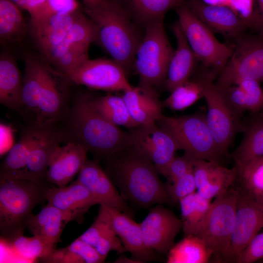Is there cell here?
Masks as SVG:
<instances>
[{
	"mask_svg": "<svg viewBox=\"0 0 263 263\" xmlns=\"http://www.w3.org/2000/svg\"><path fill=\"white\" fill-rule=\"evenodd\" d=\"M62 131L64 141L81 145L96 159L110 155L132 146L130 133L111 123L93 107L91 96L80 94L75 97L63 119Z\"/></svg>",
	"mask_w": 263,
	"mask_h": 263,
	"instance_id": "6da1fadb",
	"label": "cell"
},
{
	"mask_svg": "<svg viewBox=\"0 0 263 263\" xmlns=\"http://www.w3.org/2000/svg\"><path fill=\"white\" fill-rule=\"evenodd\" d=\"M105 171L118 187L124 200L148 208L171 203L166 184L154 165L132 146L103 160Z\"/></svg>",
	"mask_w": 263,
	"mask_h": 263,
	"instance_id": "7a4b0ae2",
	"label": "cell"
},
{
	"mask_svg": "<svg viewBox=\"0 0 263 263\" xmlns=\"http://www.w3.org/2000/svg\"><path fill=\"white\" fill-rule=\"evenodd\" d=\"M84 11L95 27V42L127 72L141 41L128 10L119 0H104Z\"/></svg>",
	"mask_w": 263,
	"mask_h": 263,
	"instance_id": "3957f363",
	"label": "cell"
},
{
	"mask_svg": "<svg viewBox=\"0 0 263 263\" xmlns=\"http://www.w3.org/2000/svg\"><path fill=\"white\" fill-rule=\"evenodd\" d=\"M44 188L27 180L0 178V231L5 240L22 235L32 210L45 200Z\"/></svg>",
	"mask_w": 263,
	"mask_h": 263,
	"instance_id": "277c9868",
	"label": "cell"
},
{
	"mask_svg": "<svg viewBox=\"0 0 263 263\" xmlns=\"http://www.w3.org/2000/svg\"><path fill=\"white\" fill-rule=\"evenodd\" d=\"M174 51L166 35L163 20L146 25L133 63L139 76L138 86L154 89L166 81Z\"/></svg>",
	"mask_w": 263,
	"mask_h": 263,
	"instance_id": "5b68a950",
	"label": "cell"
},
{
	"mask_svg": "<svg viewBox=\"0 0 263 263\" xmlns=\"http://www.w3.org/2000/svg\"><path fill=\"white\" fill-rule=\"evenodd\" d=\"M156 124L171 133L185 155L193 160H205L220 163L223 156L210 132L206 114L163 115Z\"/></svg>",
	"mask_w": 263,
	"mask_h": 263,
	"instance_id": "8992f818",
	"label": "cell"
},
{
	"mask_svg": "<svg viewBox=\"0 0 263 263\" xmlns=\"http://www.w3.org/2000/svg\"><path fill=\"white\" fill-rule=\"evenodd\" d=\"M239 191L229 189L215 197L195 235L207 244L217 261L224 262L234 226Z\"/></svg>",
	"mask_w": 263,
	"mask_h": 263,
	"instance_id": "52a82bcc",
	"label": "cell"
},
{
	"mask_svg": "<svg viewBox=\"0 0 263 263\" xmlns=\"http://www.w3.org/2000/svg\"><path fill=\"white\" fill-rule=\"evenodd\" d=\"M175 9L178 21L198 61L220 74L232 55V48L216 38L214 32L190 10L186 1Z\"/></svg>",
	"mask_w": 263,
	"mask_h": 263,
	"instance_id": "ba28073f",
	"label": "cell"
},
{
	"mask_svg": "<svg viewBox=\"0 0 263 263\" xmlns=\"http://www.w3.org/2000/svg\"><path fill=\"white\" fill-rule=\"evenodd\" d=\"M234 40L232 55L216 85L223 89L244 79L263 82V36L244 33Z\"/></svg>",
	"mask_w": 263,
	"mask_h": 263,
	"instance_id": "9c48e42d",
	"label": "cell"
},
{
	"mask_svg": "<svg viewBox=\"0 0 263 263\" xmlns=\"http://www.w3.org/2000/svg\"><path fill=\"white\" fill-rule=\"evenodd\" d=\"M204 98L207 105V125L224 156L227 153L237 132L242 130L243 123L214 82L207 86Z\"/></svg>",
	"mask_w": 263,
	"mask_h": 263,
	"instance_id": "30bf717a",
	"label": "cell"
},
{
	"mask_svg": "<svg viewBox=\"0 0 263 263\" xmlns=\"http://www.w3.org/2000/svg\"><path fill=\"white\" fill-rule=\"evenodd\" d=\"M71 82L108 92H124L133 86L125 69L113 59L88 58L66 75Z\"/></svg>",
	"mask_w": 263,
	"mask_h": 263,
	"instance_id": "8fae6325",
	"label": "cell"
},
{
	"mask_svg": "<svg viewBox=\"0 0 263 263\" xmlns=\"http://www.w3.org/2000/svg\"><path fill=\"white\" fill-rule=\"evenodd\" d=\"M129 132L132 146L150 160L159 173L181 150L173 136L156 123L137 126Z\"/></svg>",
	"mask_w": 263,
	"mask_h": 263,
	"instance_id": "7c38bea8",
	"label": "cell"
},
{
	"mask_svg": "<svg viewBox=\"0 0 263 263\" xmlns=\"http://www.w3.org/2000/svg\"><path fill=\"white\" fill-rule=\"evenodd\" d=\"M263 227V204L251 194L239 191L234 226L224 262L235 263L252 239Z\"/></svg>",
	"mask_w": 263,
	"mask_h": 263,
	"instance_id": "4fadbf2b",
	"label": "cell"
},
{
	"mask_svg": "<svg viewBox=\"0 0 263 263\" xmlns=\"http://www.w3.org/2000/svg\"><path fill=\"white\" fill-rule=\"evenodd\" d=\"M70 82L66 74L45 63L38 124L53 126L64 118L69 109L68 90Z\"/></svg>",
	"mask_w": 263,
	"mask_h": 263,
	"instance_id": "5bb4252c",
	"label": "cell"
},
{
	"mask_svg": "<svg viewBox=\"0 0 263 263\" xmlns=\"http://www.w3.org/2000/svg\"><path fill=\"white\" fill-rule=\"evenodd\" d=\"M146 245L159 253H168L182 228L181 220L170 210L158 204L151 208L140 223Z\"/></svg>",
	"mask_w": 263,
	"mask_h": 263,
	"instance_id": "9a60e30c",
	"label": "cell"
},
{
	"mask_svg": "<svg viewBox=\"0 0 263 263\" xmlns=\"http://www.w3.org/2000/svg\"><path fill=\"white\" fill-rule=\"evenodd\" d=\"M99 205L126 250L131 253L132 258L140 263L157 260L154 251L144 242L140 224L127 213L103 204Z\"/></svg>",
	"mask_w": 263,
	"mask_h": 263,
	"instance_id": "2e32d148",
	"label": "cell"
},
{
	"mask_svg": "<svg viewBox=\"0 0 263 263\" xmlns=\"http://www.w3.org/2000/svg\"><path fill=\"white\" fill-rule=\"evenodd\" d=\"M76 180L99 201L100 204L106 205L130 216L132 215L115 184L97 160L87 159Z\"/></svg>",
	"mask_w": 263,
	"mask_h": 263,
	"instance_id": "e0dca14e",
	"label": "cell"
},
{
	"mask_svg": "<svg viewBox=\"0 0 263 263\" xmlns=\"http://www.w3.org/2000/svg\"><path fill=\"white\" fill-rule=\"evenodd\" d=\"M44 196L47 204L70 216L72 221L80 222L89 208L99 201L77 180L69 186L46 187Z\"/></svg>",
	"mask_w": 263,
	"mask_h": 263,
	"instance_id": "ac0fdd59",
	"label": "cell"
},
{
	"mask_svg": "<svg viewBox=\"0 0 263 263\" xmlns=\"http://www.w3.org/2000/svg\"><path fill=\"white\" fill-rule=\"evenodd\" d=\"M64 141L61 130L47 126L32 149L27 163L17 179L45 185L49 163L55 150Z\"/></svg>",
	"mask_w": 263,
	"mask_h": 263,
	"instance_id": "d6986e66",
	"label": "cell"
},
{
	"mask_svg": "<svg viewBox=\"0 0 263 263\" xmlns=\"http://www.w3.org/2000/svg\"><path fill=\"white\" fill-rule=\"evenodd\" d=\"M86 149L74 142H67L55 150L50 160L46 183L57 187L66 186L78 174L87 160Z\"/></svg>",
	"mask_w": 263,
	"mask_h": 263,
	"instance_id": "ffe728a7",
	"label": "cell"
},
{
	"mask_svg": "<svg viewBox=\"0 0 263 263\" xmlns=\"http://www.w3.org/2000/svg\"><path fill=\"white\" fill-rule=\"evenodd\" d=\"M192 170L197 192L210 200L225 193L237 179L235 167L228 169L210 161L194 160Z\"/></svg>",
	"mask_w": 263,
	"mask_h": 263,
	"instance_id": "44dd1931",
	"label": "cell"
},
{
	"mask_svg": "<svg viewBox=\"0 0 263 263\" xmlns=\"http://www.w3.org/2000/svg\"><path fill=\"white\" fill-rule=\"evenodd\" d=\"M186 1L190 10L213 32L234 39L248 28L228 7L208 5L202 0Z\"/></svg>",
	"mask_w": 263,
	"mask_h": 263,
	"instance_id": "7402d4cb",
	"label": "cell"
},
{
	"mask_svg": "<svg viewBox=\"0 0 263 263\" xmlns=\"http://www.w3.org/2000/svg\"><path fill=\"white\" fill-rule=\"evenodd\" d=\"M21 104L18 111L29 123H38L45 62L30 54L24 56Z\"/></svg>",
	"mask_w": 263,
	"mask_h": 263,
	"instance_id": "603a6c76",
	"label": "cell"
},
{
	"mask_svg": "<svg viewBox=\"0 0 263 263\" xmlns=\"http://www.w3.org/2000/svg\"><path fill=\"white\" fill-rule=\"evenodd\" d=\"M70 216L48 204L38 213L28 217L25 228L38 238L50 252L56 245ZM49 252V253H50Z\"/></svg>",
	"mask_w": 263,
	"mask_h": 263,
	"instance_id": "cb8c5ba5",
	"label": "cell"
},
{
	"mask_svg": "<svg viewBox=\"0 0 263 263\" xmlns=\"http://www.w3.org/2000/svg\"><path fill=\"white\" fill-rule=\"evenodd\" d=\"M219 73L203 65L194 75L175 88L163 101V107L182 111L204 97L207 86L217 78Z\"/></svg>",
	"mask_w": 263,
	"mask_h": 263,
	"instance_id": "d4e9b609",
	"label": "cell"
},
{
	"mask_svg": "<svg viewBox=\"0 0 263 263\" xmlns=\"http://www.w3.org/2000/svg\"><path fill=\"white\" fill-rule=\"evenodd\" d=\"M171 29L176 39L177 46L171 58L166 80L167 89L170 92L194 74L199 61L178 21L171 25Z\"/></svg>",
	"mask_w": 263,
	"mask_h": 263,
	"instance_id": "484cf974",
	"label": "cell"
},
{
	"mask_svg": "<svg viewBox=\"0 0 263 263\" xmlns=\"http://www.w3.org/2000/svg\"><path fill=\"white\" fill-rule=\"evenodd\" d=\"M78 10L31 20L32 34L45 57L65 38Z\"/></svg>",
	"mask_w": 263,
	"mask_h": 263,
	"instance_id": "4316f807",
	"label": "cell"
},
{
	"mask_svg": "<svg viewBox=\"0 0 263 263\" xmlns=\"http://www.w3.org/2000/svg\"><path fill=\"white\" fill-rule=\"evenodd\" d=\"M122 96L132 119L138 126L156 123L164 115L162 102L155 89L133 86L123 92Z\"/></svg>",
	"mask_w": 263,
	"mask_h": 263,
	"instance_id": "83f0119b",
	"label": "cell"
},
{
	"mask_svg": "<svg viewBox=\"0 0 263 263\" xmlns=\"http://www.w3.org/2000/svg\"><path fill=\"white\" fill-rule=\"evenodd\" d=\"M49 126L29 123L22 130L18 141L7 152L0 168V178L17 179L25 167L40 135Z\"/></svg>",
	"mask_w": 263,
	"mask_h": 263,
	"instance_id": "f1b7e54d",
	"label": "cell"
},
{
	"mask_svg": "<svg viewBox=\"0 0 263 263\" xmlns=\"http://www.w3.org/2000/svg\"><path fill=\"white\" fill-rule=\"evenodd\" d=\"M23 77L14 57L2 52L0 56V102L19 111L21 104Z\"/></svg>",
	"mask_w": 263,
	"mask_h": 263,
	"instance_id": "f546056e",
	"label": "cell"
},
{
	"mask_svg": "<svg viewBox=\"0 0 263 263\" xmlns=\"http://www.w3.org/2000/svg\"><path fill=\"white\" fill-rule=\"evenodd\" d=\"M224 93L231 108L240 116L246 111H263V89L258 81L242 80L225 88Z\"/></svg>",
	"mask_w": 263,
	"mask_h": 263,
	"instance_id": "4dcf8cb0",
	"label": "cell"
},
{
	"mask_svg": "<svg viewBox=\"0 0 263 263\" xmlns=\"http://www.w3.org/2000/svg\"><path fill=\"white\" fill-rule=\"evenodd\" d=\"M95 37L94 24L85 13L78 10L65 38L46 57L52 63L71 47L89 50Z\"/></svg>",
	"mask_w": 263,
	"mask_h": 263,
	"instance_id": "1f68e13d",
	"label": "cell"
},
{
	"mask_svg": "<svg viewBox=\"0 0 263 263\" xmlns=\"http://www.w3.org/2000/svg\"><path fill=\"white\" fill-rule=\"evenodd\" d=\"M243 139L232 154L235 166L239 167L263 156V116L243 123Z\"/></svg>",
	"mask_w": 263,
	"mask_h": 263,
	"instance_id": "d6a6232c",
	"label": "cell"
},
{
	"mask_svg": "<svg viewBox=\"0 0 263 263\" xmlns=\"http://www.w3.org/2000/svg\"><path fill=\"white\" fill-rule=\"evenodd\" d=\"M38 260L49 263H101L105 259L94 246L78 237L68 246L55 248Z\"/></svg>",
	"mask_w": 263,
	"mask_h": 263,
	"instance_id": "836d02e7",
	"label": "cell"
},
{
	"mask_svg": "<svg viewBox=\"0 0 263 263\" xmlns=\"http://www.w3.org/2000/svg\"><path fill=\"white\" fill-rule=\"evenodd\" d=\"M213 254L199 237L188 235L171 247L167 263H207Z\"/></svg>",
	"mask_w": 263,
	"mask_h": 263,
	"instance_id": "e575fe53",
	"label": "cell"
},
{
	"mask_svg": "<svg viewBox=\"0 0 263 263\" xmlns=\"http://www.w3.org/2000/svg\"><path fill=\"white\" fill-rule=\"evenodd\" d=\"M132 17L145 25L163 20L170 10L176 9L186 0H119Z\"/></svg>",
	"mask_w": 263,
	"mask_h": 263,
	"instance_id": "d590c367",
	"label": "cell"
},
{
	"mask_svg": "<svg viewBox=\"0 0 263 263\" xmlns=\"http://www.w3.org/2000/svg\"><path fill=\"white\" fill-rule=\"evenodd\" d=\"M91 102L101 115L114 125L129 129L138 126L132 119L122 96L109 93L101 96H91Z\"/></svg>",
	"mask_w": 263,
	"mask_h": 263,
	"instance_id": "8d00e7d4",
	"label": "cell"
},
{
	"mask_svg": "<svg viewBox=\"0 0 263 263\" xmlns=\"http://www.w3.org/2000/svg\"><path fill=\"white\" fill-rule=\"evenodd\" d=\"M179 203L183 231L186 236L195 235L210 208L211 200L195 191L181 199Z\"/></svg>",
	"mask_w": 263,
	"mask_h": 263,
	"instance_id": "74e56055",
	"label": "cell"
},
{
	"mask_svg": "<svg viewBox=\"0 0 263 263\" xmlns=\"http://www.w3.org/2000/svg\"><path fill=\"white\" fill-rule=\"evenodd\" d=\"M19 7L10 0H0V38L18 42L25 35L26 25Z\"/></svg>",
	"mask_w": 263,
	"mask_h": 263,
	"instance_id": "f35d334b",
	"label": "cell"
},
{
	"mask_svg": "<svg viewBox=\"0 0 263 263\" xmlns=\"http://www.w3.org/2000/svg\"><path fill=\"white\" fill-rule=\"evenodd\" d=\"M237 169L238 178L244 191L255 196L263 193V160L258 158L239 167Z\"/></svg>",
	"mask_w": 263,
	"mask_h": 263,
	"instance_id": "ab89813d",
	"label": "cell"
},
{
	"mask_svg": "<svg viewBox=\"0 0 263 263\" xmlns=\"http://www.w3.org/2000/svg\"><path fill=\"white\" fill-rule=\"evenodd\" d=\"M228 7L248 28L263 36V26L255 0H230Z\"/></svg>",
	"mask_w": 263,
	"mask_h": 263,
	"instance_id": "60d3db41",
	"label": "cell"
},
{
	"mask_svg": "<svg viewBox=\"0 0 263 263\" xmlns=\"http://www.w3.org/2000/svg\"><path fill=\"white\" fill-rule=\"evenodd\" d=\"M21 254L29 257L40 259L49 253V251L38 237H24L20 235L8 240Z\"/></svg>",
	"mask_w": 263,
	"mask_h": 263,
	"instance_id": "b9f144b4",
	"label": "cell"
},
{
	"mask_svg": "<svg viewBox=\"0 0 263 263\" xmlns=\"http://www.w3.org/2000/svg\"><path fill=\"white\" fill-rule=\"evenodd\" d=\"M88 50L78 47H71L52 64L56 70L67 75L89 58Z\"/></svg>",
	"mask_w": 263,
	"mask_h": 263,
	"instance_id": "7bdbcfd3",
	"label": "cell"
},
{
	"mask_svg": "<svg viewBox=\"0 0 263 263\" xmlns=\"http://www.w3.org/2000/svg\"><path fill=\"white\" fill-rule=\"evenodd\" d=\"M171 203H179L186 196L197 190L192 168L186 174L171 184H167Z\"/></svg>",
	"mask_w": 263,
	"mask_h": 263,
	"instance_id": "ee69618b",
	"label": "cell"
},
{
	"mask_svg": "<svg viewBox=\"0 0 263 263\" xmlns=\"http://www.w3.org/2000/svg\"><path fill=\"white\" fill-rule=\"evenodd\" d=\"M194 161L185 154L175 155L159 173L167 179V184H171L192 169Z\"/></svg>",
	"mask_w": 263,
	"mask_h": 263,
	"instance_id": "f6af8a7d",
	"label": "cell"
},
{
	"mask_svg": "<svg viewBox=\"0 0 263 263\" xmlns=\"http://www.w3.org/2000/svg\"><path fill=\"white\" fill-rule=\"evenodd\" d=\"M77 0H47L40 10L31 18L36 20L54 14H70L78 10Z\"/></svg>",
	"mask_w": 263,
	"mask_h": 263,
	"instance_id": "bcb514c9",
	"label": "cell"
},
{
	"mask_svg": "<svg viewBox=\"0 0 263 263\" xmlns=\"http://www.w3.org/2000/svg\"><path fill=\"white\" fill-rule=\"evenodd\" d=\"M263 259V232L257 233L237 259V263H252Z\"/></svg>",
	"mask_w": 263,
	"mask_h": 263,
	"instance_id": "7dc6e473",
	"label": "cell"
},
{
	"mask_svg": "<svg viewBox=\"0 0 263 263\" xmlns=\"http://www.w3.org/2000/svg\"><path fill=\"white\" fill-rule=\"evenodd\" d=\"M94 248L105 259L111 250L116 251L119 253L126 251L120 239L113 227L99 239Z\"/></svg>",
	"mask_w": 263,
	"mask_h": 263,
	"instance_id": "c3c4849f",
	"label": "cell"
},
{
	"mask_svg": "<svg viewBox=\"0 0 263 263\" xmlns=\"http://www.w3.org/2000/svg\"><path fill=\"white\" fill-rule=\"evenodd\" d=\"M13 143V132L10 127L0 124V154L8 151Z\"/></svg>",
	"mask_w": 263,
	"mask_h": 263,
	"instance_id": "681fc988",
	"label": "cell"
},
{
	"mask_svg": "<svg viewBox=\"0 0 263 263\" xmlns=\"http://www.w3.org/2000/svg\"><path fill=\"white\" fill-rule=\"evenodd\" d=\"M47 0H21L18 4L19 8L27 11L31 18L43 7Z\"/></svg>",
	"mask_w": 263,
	"mask_h": 263,
	"instance_id": "f907efd6",
	"label": "cell"
},
{
	"mask_svg": "<svg viewBox=\"0 0 263 263\" xmlns=\"http://www.w3.org/2000/svg\"><path fill=\"white\" fill-rule=\"evenodd\" d=\"M204 3L213 6L228 7L230 0H202Z\"/></svg>",
	"mask_w": 263,
	"mask_h": 263,
	"instance_id": "816d5d0a",
	"label": "cell"
},
{
	"mask_svg": "<svg viewBox=\"0 0 263 263\" xmlns=\"http://www.w3.org/2000/svg\"><path fill=\"white\" fill-rule=\"evenodd\" d=\"M85 4V8L91 9L97 7L104 0H82Z\"/></svg>",
	"mask_w": 263,
	"mask_h": 263,
	"instance_id": "f5cc1de1",
	"label": "cell"
},
{
	"mask_svg": "<svg viewBox=\"0 0 263 263\" xmlns=\"http://www.w3.org/2000/svg\"><path fill=\"white\" fill-rule=\"evenodd\" d=\"M115 263H140V262L134 258L129 259L125 256L120 257L115 262Z\"/></svg>",
	"mask_w": 263,
	"mask_h": 263,
	"instance_id": "db71d44e",
	"label": "cell"
},
{
	"mask_svg": "<svg viewBox=\"0 0 263 263\" xmlns=\"http://www.w3.org/2000/svg\"><path fill=\"white\" fill-rule=\"evenodd\" d=\"M263 26V0H255Z\"/></svg>",
	"mask_w": 263,
	"mask_h": 263,
	"instance_id": "11a10c76",
	"label": "cell"
},
{
	"mask_svg": "<svg viewBox=\"0 0 263 263\" xmlns=\"http://www.w3.org/2000/svg\"><path fill=\"white\" fill-rule=\"evenodd\" d=\"M254 197L259 202L263 204V193L255 195Z\"/></svg>",
	"mask_w": 263,
	"mask_h": 263,
	"instance_id": "9f6ffc18",
	"label": "cell"
},
{
	"mask_svg": "<svg viewBox=\"0 0 263 263\" xmlns=\"http://www.w3.org/2000/svg\"><path fill=\"white\" fill-rule=\"evenodd\" d=\"M15 3L16 4H18L21 0H10Z\"/></svg>",
	"mask_w": 263,
	"mask_h": 263,
	"instance_id": "6f0895ef",
	"label": "cell"
},
{
	"mask_svg": "<svg viewBox=\"0 0 263 263\" xmlns=\"http://www.w3.org/2000/svg\"><path fill=\"white\" fill-rule=\"evenodd\" d=\"M259 114H260L261 115H262V116H263V111H262V112H261Z\"/></svg>",
	"mask_w": 263,
	"mask_h": 263,
	"instance_id": "680465c9",
	"label": "cell"
},
{
	"mask_svg": "<svg viewBox=\"0 0 263 263\" xmlns=\"http://www.w3.org/2000/svg\"><path fill=\"white\" fill-rule=\"evenodd\" d=\"M260 261H262V262H260L263 263V259L261 260Z\"/></svg>",
	"mask_w": 263,
	"mask_h": 263,
	"instance_id": "91938a15",
	"label": "cell"
},
{
	"mask_svg": "<svg viewBox=\"0 0 263 263\" xmlns=\"http://www.w3.org/2000/svg\"><path fill=\"white\" fill-rule=\"evenodd\" d=\"M260 158H262L263 160V156L262 157H260Z\"/></svg>",
	"mask_w": 263,
	"mask_h": 263,
	"instance_id": "94428289",
	"label": "cell"
}]
</instances>
